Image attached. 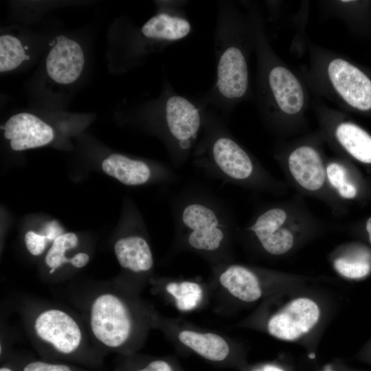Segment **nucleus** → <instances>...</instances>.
<instances>
[{
    "mask_svg": "<svg viewBox=\"0 0 371 371\" xmlns=\"http://www.w3.org/2000/svg\"><path fill=\"white\" fill-rule=\"evenodd\" d=\"M166 289L174 297L177 308L181 311H189L195 308L202 300L203 290L201 286L194 282H170L168 283Z\"/></svg>",
    "mask_w": 371,
    "mask_h": 371,
    "instance_id": "17",
    "label": "nucleus"
},
{
    "mask_svg": "<svg viewBox=\"0 0 371 371\" xmlns=\"http://www.w3.org/2000/svg\"><path fill=\"white\" fill-rule=\"evenodd\" d=\"M4 137L10 140L14 150L43 146L54 139L52 128L34 115L21 113L6 122Z\"/></svg>",
    "mask_w": 371,
    "mask_h": 371,
    "instance_id": "10",
    "label": "nucleus"
},
{
    "mask_svg": "<svg viewBox=\"0 0 371 371\" xmlns=\"http://www.w3.org/2000/svg\"><path fill=\"white\" fill-rule=\"evenodd\" d=\"M41 234L45 236L49 242L54 241L63 234V229L56 221H50L45 225Z\"/></svg>",
    "mask_w": 371,
    "mask_h": 371,
    "instance_id": "26",
    "label": "nucleus"
},
{
    "mask_svg": "<svg viewBox=\"0 0 371 371\" xmlns=\"http://www.w3.org/2000/svg\"><path fill=\"white\" fill-rule=\"evenodd\" d=\"M34 329L40 339L63 355L74 353L81 343L82 334L78 324L60 310L49 309L39 314Z\"/></svg>",
    "mask_w": 371,
    "mask_h": 371,
    "instance_id": "6",
    "label": "nucleus"
},
{
    "mask_svg": "<svg viewBox=\"0 0 371 371\" xmlns=\"http://www.w3.org/2000/svg\"><path fill=\"white\" fill-rule=\"evenodd\" d=\"M340 144L355 159L371 164V137L352 123H342L336 130Z\"/></svg>",
    "mask_w": 371,
    "mask_h": 371,
    "instance_id": "16",
    "label": "nucleus"
},
{
    "mask_svg": "<svg viewBox=\"0 0 371 371\" xmlns=\"http://www.w3.org/2000/svg\"><path fill=\"white\" fill-rule=\"evenodd\" d=\"M0 371H14L12 368L6 366L1 367Z\"/></svg>",
    "mask_w": 371,
    "mask_h": 371,
    "instance_id": "32",
    "label": "nucleus"
},
{
    "mask_svg": "<svg viewBox=\"0 0 371 371\" xmlns=\"http://www.w3.org/2000/svg\"><path fill=\"white\" fill-rule=\"evenodd\" d=\"M85 63L80 45L64 36L56 38L46 59L49 76L60 84L74 82L80 76Z\"/></svg>",
    "mask_w": 371,
    "mask_h": 371,
    "instance_id": "9",
    "label": "nucleus"
},
{
    "mask_svg": "<svg viewBox=\"0 0 371 371\" xmlns=\"http://www.w3.org/2000/svg\"><path fill=\"white\" fill-rule=\"evenodd\" d=\"M136 371H174L172 366L163 360L150 361L147 366Z\"/></svg>",
    "mask_w": 371,
    "mask_h": 371,
    "instance_id": "27",
    "label": "nucleus"
},
{
    "mask_svg": "<svg viewBox=\"0 0 371 371\" xmlns=\"http://www.w3.org/2000/svg\"><path fill=\"white\" fill-rule=\"evenodd\" d=\"M263 249L272 255L287 252L293 245V236L286 229L280 228L260 241Z\"/></svg>",
    "mask_w": 371,
    "mask_h": 371,
    "instance_id": "21",
    "label": "nucleus"
},
{
    "mask_svg": "<svg viewBox=\"0 0 371 371\" xmlns=\"http://www.w3.org/2000/svg\"><path fill=\"white\" fill-rule=\"evenodd\" d=\"M269 85L278 106L288 114L299 112L304 103L302 87L295 76L283 67L269 73Z\"/></svg>",
    "mask_w": 371,
    "mask_h": 371,
    "instance_id": "12",
    "label": "nucleus"
},
{
    "mask_svg": "<svg viewBox=\"0 0 371 371\" xmlns=\"http://www.w3.org/2000/svg\"><path fill=\"white\" fill-rule=\"evenodd\" d=\"M319 315V308L313 300L307 297L296 298L271 317L267 330L278 339L295 340L315 326Z\"/></svg>",
    "mask_w": 371,
    "mask_h": 371,
    "instance_id": "5",
    "label": "nucleus"
},
{
    "mask_svg": "<svg viewBox=\"0 0 371 371\" xmlns=\"http://www.w3.org/2000/svg\"><path fill=\"white\" fill-rule=\"evenodd\" d=\"M89 260V256L85 253H78L71 258H69V263L76 268L85 267Z\"/></svg>",
    "mask_w": 371,
    "mask_h": 371,
    "instance_id": "29",
    "label": "nucleus"
},
{
    "mask_svg": "<svg viewBox=\"0 0 371 371\" xmlns=\"http://www.w3.org/2000/svg\"><path fill=\"white\" fill-rule=\"evenodd\" d=\"M366 229L369 235L370 241L371 243V217L367 221Z\"/></svg>",
    "mask_w": 371,
    "mask_h": 371,
    "instance_id": "30",
    "label": "nucleus"
},
{
    "mask_svg": "<svg viewBox=\"0 0 371 371\" xmlns=\"http://www.w3.org/2000/svg\"><path fill=\"white\" fill-rule=\"evenodd\" d=\"M326 174L331 185L337 189L347 181L346 171L338 164L333 163L328 165L326 168Z\"/></svg>",
    "mask_w": 371,
    "mask_h": 371,
    "instance_id": "25",
    "label": "nucleus"
},
{
    "mask_svg": "<svg viewBox=\"0 0 371 371\" xmlns=\"http://www.w3.org/2000/svg\"><path fill=\"white\" fill-rule=\"evenodd\" d=\"M214 36L216 80L207 102L225 109L227 105L245 94L248 87V70L244 53L232 41L224 2L219 5Z\"/></svg>",
    "mask_w": 371,
    "mask_h": 371,
    "instance_id": "3",
    "label": "nucleus"
},
{
    "mask_svg": "<svg viewBox=\"0 0 371 371\" xmlns=\"http://www.w3.org/2000/svg\"><path fill=\"white\" fill-rule=\"evenodd\" d=\"M23 371H74L70 366L63 363L34 361L28 363Z\"/></svg>",
    "mask_w": 371,
    "mask_h": 371,
    "instance_id": "24",
    "label": "nucleus"
},
{
    "mask_svg": "<svg viewBox=\"0 0 371 371\" xmlns=\"http://www.w3.org/2000/svg\"><path fill=\"white\" fill-rule=\"evenodd\" d=\"M289 167L296 181L308 190L319 189L324 181L322 161L315 150L309 146L295 149L289 157Z\"/></svg>",
    "mask_w": 371,
    "mask_h": 371,
    "instance_id": "11",
    "label": "nucleus"
},
{
    "mask_svg": "<svg viewBox=\"0 0 371 371\" xmlns=\"http://www.w3.org/2000/svg\"><path fill=\"white\" fill-rule=\"evenodd\" d=\"M49 242L47 237L33 231L27 232L25 235V243L28 251L33 256L41 254Z\"/></svg>",
    "mask_w": 371,
    "mask_h": 371,
    "instance_id": "23",
    "label": "nucleus"
},
{
    "mask_svg": "<svg viewBox=\"0 0 371 371\" xmlns=\"http://www.w3.org/2000/svg\"><path fill=\"white\" fill-rule=\"evenodd\" d=\"M218 279L221 284L240 300L250 302L261 297L258 277L245 267L239 265L223 267Z\"/></svg>",
    "mask_w": 371,
    "mask_h": 371,
    "instance_id": "14",
    "label": "nucleus"
},
{
    "mask_svg": "<svg viewBox=\"0 0 371 371\" xmlns=\"http://www.w3.org/2000/svg\"><path fill=\"white\" fill-rule=\"evenodd\" d=\"M78 244V237L74 233H65L58 236L45 256V263L55 270L64 263H69L65 254L67 250L75 247Z\"/></svg>",
    "mask_w": 371,
    "mask_h": 371,
    "instance_id": "20",
    "label": "nucleus"
},
{
    "mask_svg": "<svg viewBox=\"0 0 371 371\" xmlns=\"http://www.w3.org/2000/svg\"><path fill=\"white\" fill-rule=\"evenodd\" d=\"M324 371H332V370H324Z\"/></svg>",
    "mask_w": 371,
    "mask_h": 371,
    "instance_id": "33",
    "label": "nucleus"
},
{
    "mask_svg": "<svg viewBox=\"0 0 371 371\" xmlns=\"http://www.w3.org/2000/svg\"><path fill=\"white\" fill-rule=\"evenodd\" d=\"M334 267L339 274L351 279L362 278L371 271L370 263L362 258H339L335 260Z\"/></svg>",
    "mask_w": 371,
    "mask_h": 371,
    "instance_id": "22",
    "label": "nucleus"
},
{
    "mask_svg": "<svg viewBox=\"0 0 371 371\" xmlns=\"http://www.w3.org/2000/svg\"><path fill=\"white\" fill-rule=\"evenodd\" d=\"M103 171L127 186H139L155 179L168 183L178 177L170 167L164 165L153 168L148 163L126 155L113 153L102 163Z\"/></svg>",
    "mask_w": 371,
    "mask_h": 371,
    "instance_id": "7",
    "label": "nucleus"
},
{
    "mask_svg": "<svg viewBox=\"0 0 371 371\" xmlns=\"http://www.w3.org/2000/svg\"><path fill=\"white\" fill-rule=\"evenodd\" d=\"M330 81L343 99L361 111L371 109V80L350 63L337 58L328 65Z\"/></svg>",
    "mask_w": 371,
    "mask_h": 371,
    "instance_id": "8",
    "label": "nucleus"
},
{
    "mask_svg": "<svg viewBox=\"0 0 371 371\" xmlns=\"http://www.w3.org/2000/svg\"><path fill=\"white\" fill-rule=\"evenodd\" d=\"M203 136L193 152V163L207 176L222 181H244L254 175L247 152L230 136L223 122L204 113Z\"/></svg>",
    "mask_w": 371,
    "mask_h": 371,
    "instance_id": "2",
    "label": "nucleus"
},
{
    "mask_svg": "<svg viewBox=\"0 0 371 371\" xmlns=\"http://www.w3.org/2000/svg\"><path fill=\"white\" fill-rule=\"evenodd\" d=\"M337 190L339 194L346 199H352L357 194L356 187L348 181L341 185Z\"/></svg>",
    "mask_w": 371,
    "mask_h": 371,
    "instance_id": "28",
    "label": "nucleus"
},
{
    "mask_svg": "<svg viewBox=\"0 0 371 371\" xmlns=\"http://www.w3.org/2000/svg\"><path fill=\"white\" fill-rule=\"evenodd\" d=\"M179 341L201 357L212 361H222L229 353L225 339L212 333L183 330L178 334Z\"/></svg>",
    "mask_w": 371,
    "mask_h": 371,
    "instance_id": "15",
    "label": "nucleus"
},
{
    "mask_svg": "<svg viewBox=\"0 0 371 371\" xmlns=\"http://www.w3.org/2000/svg\"><path fill=\"white\" fill-rule=\"evenodd\" d=\"M262 371H283V370L275 366H267L264 368Z\"/></svg>",
    "mask_w": 371,
    "mask_h": 371,
    "instance_id": "31",
    "label": "nucleus"
},
{
    "mask_svg": "<svg viewBox=\"0 0 371 371\" xmlns=\"http://www.w3.org/2000/svg\"><path fill=\"white\" fill-rule=\"evenodd\" d=\"M172 213L176 235L189 249L214 254L225 248L231 223L216 195L203 189L183 190L172 201Z\"/></svg>",
    "mask_w": 371,
    "mask_h": 371,
    "instance_id": "1",
    "label": "nucleus"
},
{
    "mask_svg": "<svg viewBox=\"0 0 371 371\" xmlns=\"http://www.w3.org/2000/svg\"><path fill=\"white\" fill-rule=\"evenodd\" d=\"M114 251L120 265L134 273L146 272L153 266V257L146 240L137 234L118 239Z\"/></svg>",
    "mask_w": 371,
    "mask_h": 371,
    "instance_id": "13",
    "label": "nucleus"
},
{
    "mask_svg": "<svg viewBox=\"0 0 371 371\" xmlns=\"http://www.w3.org/2000/svg\"><path fill=\"white\" fill-rule=\"evenodd\" d=\"M90 322L94 336L109 348L124 345L132 332L129 309L122 300L110 293L100 295L94 300Z\"/></svg>",
    "mask_w": 371,
    "mask_h": 371,
    "instance_id": "4",
    "label": "nucleus"
},
{
    "mask_svg": "<svg viewBox=\"0 0 371 371\" xmlns=\"http://www.w3.org/2000/svg\"><path fill=\"white\" fill-rule=\"evenodd\" d=\"M286 218L280 208H272L262 213L247 229L253 232L259 241L280 228Z\"/></svg>",
    "mask_w": 371,
    "mask_h": 371,
    "instance_id": "19",
    "label": "nucleus"
},
{
    "mask_svg": "<svg viewBox=\"0 0 371 371\" xmlns=\"http://www.w3.org/2000/svg\"><path fill=\"white\" fill-rule=\"evenodd\" d=\"M29 59L21 41L11 35L0 37V71H8L18 67L21 63Z\"/></svg>",
    "mask_w": 371,
    "mask_h": 371,
    "instance_id": "18",
    "label": "nucleus"
}]
</instances>
